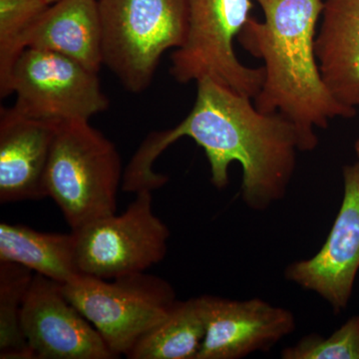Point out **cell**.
<instances>
[{
	"label": "cell",
	"mask_w": 359,
	"mask_h": 359,
	"mask_svg": "<svg viewBox=\"0 0 359 359\" xmlns=\"http://www.w3.org/2000/svg\"><path fill=\"white\" fill-rule=\"evenodd\" d=\"M196 83L192 110L173 128L149 135L125 170L123 190L138 193L165 185L168 177L155 173L153 164L170 145L188 137L204 149L212 185L226 188L229 169L237 162L243 201L254 211H266L287 195L297 152H306L304 137L285 116L261 112L250 97L211 78Z\"/></svg>",
	"instance_id": "obj_1"
},
{
	"label": "cell",
	"mask_w": 359,
	"mask_h": 359,
	"mask_svg": "<svg viewBox=\"0 0 359 359\" xmlns=\"http://www.w3.org/2000/svg\"><path fill=\"white\" fill-rule=\"evenodd\" d=\"M264 20L250 18L238 36L245 51L264 61V81L255 106L280 113L299 128L306 152L318 147L316 129L330 120L353 118L355 108L340 103L321 75L316 52L325 0H254Z\"/></svg>",
	"instance_id": "obj_2"
},
{
	"label": "cell",
	"mask_w": 359,
	"mask_h": 359,
	"mask_svg": "<svg viewBox=\"0 0 359 359\" xmlns=\"http://www.w3.org/2000/svg\"><path fill=\"white\" fill-rule=\"evenodd\" d=\"M121 180V159L109 139L89 121L59 125L44 185L72 231L116 214Z\"/></svg>",
	"instance_id": "obj_3"
},
{
	"label": "cell",
	"mask_w": 359,
	"mask_h": 359,
	"mask_svg": "<svg viewBox=\"0 0 359 359\" xmlns=\"http://www.w3.org/2000/svg\"><path fill=\"white\" fill-rule=\"evenodd\" d=\"M104 65L132 93L152 83L161 58L185 42L188 0H97Z\"/></svg>",
	"instance_id": "obj_4"
},
{
	"label": "cell",
	"mask_w": 359,
	"mask_h": 359,
	"mask_svg": "<svg viewBox=\"0 0 359 359\" xmlns=\"http://www.w3.org/2000/svg\"><path fill=\"white\" fill-rule=\"evenodd\" d=\"M185 42L171 54L170 74L181 84L211 78L254 100L264 81V68L238 60L233 41L250 18L252 0H188Z\"/></svg>",
	"instance_id": "obj_5"
},
{
	"label": "cell",
	"mask_w": 359,
	"mask_h": 359,
	"mask_svg": "<svg viewBox=\"0 0 359 359\" xmlns=\"http://www.w3.org/2000/svg\"><path fill=\"white\" fill-rule=\"evenodd\" d=\"M62 287L68 301L96 328L115 358L128 355L177 302L167 280L145 271L113 280L81 275Z\"/></svg>",
	"instance_id": "obj_6"
},
{
	"label": "cell",
	"mask_w": 359,
	"mask_h": 359,
	"mask_svg": "<svg viewBox=\"0 0 359 359\" xmlns=\"http://www.w3.org/2000/svg\"><path fill=\"white\" fill-rule=\"evenodd\" d=\"M76 259L82 275L113 280L144 273L166 257L170 231L153 212L152 191L137 193L121 215L77 231Z\"/></svg>",
	"instance_id": "obj_7"
},
{
	"label": "cell",
	"mask_w": 359,
	"mask_h": 359,
	"mask_svg": "<svg viewBox=\"0 0 359 359\" xmlns=\"http://www.w3.org/2000/svg\"><path fill=\"white\" fill-rule=\"evenodd\" d=\"M13 108L33 119L89 121L109 108L98 73L55 52L27 48L13 74Z\"/></svg>",
	"instance_id": "obj_8"
},
{
	"label": "cell",
	"mask_w": 359,
	"mask_h": 359,
	"mask_svg": "<svg viewBox=\"0 0 359 359\" xmlns=\"http://www.w3.org/2000/svg\"><path fill=\"white\" fill-rule=\"evenodd\" d=\"M344 198L327 241L318 254L285 269L290 282L311 290L335 313L351 302L359 271V160L342 170Z\"/></svg>",
	"instance_id": "obj_9"
},
{
	"label": "cell",
	"mask_w": 359,
	"mask_h": 359,
	"mask_svg": "<svg viewBox=\"0 0 359 359\" xmlns=\"http://www.w3.org/2000/svg\"><path fill=\"white\" fill-rule=\"evenodd\" d=\"M34 359L115 358L95 327L69 301L62 285L34 273L21 311Z\"/></svg>",
	"instance_id": "obj_10"
},
{
	"label": "cell",
	"mask_w": 359,
	"mask_h": 359,
	"mask_svg": "<svg viewBox=\"0 0 359 359\" xmlns=\"http://www.w3.org/2000/svg\"><path fill=\"white\" fill-rule=\"evenodd\" d=\"M207 332L197 359H240L269 351L295 330L294 313L261 299L207 295Z\"/></svg>",
	"instance_id": "obj_11"
},
{
	"label": "cell",
	"mask_w": 359,
	"mask_h": 359,
	"mask_svg": "<svg viewBox=\"0 0 359 359\" xmlns=\"http://www.w3.org/2000/svg\"><path fill=\"white\" fill-rule=\"evenodd\" d=\"M60 124L0 108V203L47 197V163Z\"/></svg>",
	"instance_id": "obj_12"
},
{
	"label": "cell",
	"mask_w": 359,
	"mask_h": 359,
	"mask_svg": "<svg viewBox=\"0 0 359 359\" xmlns=\"http://www.w3.org/2000/svg\"><path fill=\"white\" fill-rule=\"evenodd\" d=\"M27 48L55 52L99 73L104 57L98 1L53 2L30 28Z\"/></svg>",
	"instance_id": "obj_13"
},
{
	"label": "cell",
	"mask_w": 359,
	"mask_h": 359,
	"mask_svg": "<svg viewBox=\"0 0 359 359\" xmlns=\"http://www.w3.org/2000/svg\"><path fill=\"white\" fill-rule=\"evenodd\" d=\"M316 52L323 80L344 105L359 107V0H325Z\"/></svg>",
	"instance_id": "obj_14"
},
{
	"label": "cell",
	"mask_w": 359,
	"mask_h": 359,
	"mask_svg": "<svg viewBox=\"0 0 359 359\" xmlns=\"http://www.w3.org/2000/svg\"><path fill=\"white\" fill-rule=\"evenodd\" d=\"M0 261L20 264L61 285L82 275L74 233H41L22 224H0Z\"/></svg>",
	"instance_id": "obj_15"
},
{
	"label": "cell",
	"mask_w": 359,
	"mask_h": 359,
	"mask_svg": "<svg viewBox=\"0 0 359 359\" xmlns=\"http://www.w3.org/2000/svg\"><path fill=\"white\" fill-rule=\"evenodd\" d=\"M207 295L175 302L166 318L139 339L130 359H197L207 332Z\"/></svg>",
	"instance_id": "obj_16"
},
{
	"label": "cell",
	"mask_w": 359,
	"mask_h": 359,
	"mask_svg": "<svg viewBox=\"0 0 359 359\" xmlns=\"http://www.w3.org/2000/svg\"><path fill=\"white\" fill-rule=\"evenodd\" d=\"M34 273L0 261V358L34 359L21 328V311Z\"/></svg>",
	"instance_id": "obj_17"
},
{
	"label": "cell",
	"mask_w": 359,
	"mask_h": 359,
	"mask_svg": "<svg viewBox=\"0 0 359 359\" xmlns=\"http://www.w3.org/2000/svg\"><path fill=\"white\" fill-rule=\"evenodd\" d=\"M50 6L47 0H0V97L13 94L14 67L27 49L28 33Z\"/></svg>",
	"instance_id": "obj_18"
},
{
	"label": "cell",
	"mask_w": 359,
	"mask_h": 359,
	"mask_svg": "<svg viewBox=\"0 0 359 359\" xmlns=\"http://www.w3.org/2000/svg\"><path fill=\"white\" fill-rule=\"evenodd\" d=\"M283 359H359V316L330 337L306 335L282 351Z\"/></svg>",
	"instance_id": "obj_19"
},
{
	"label": "cell",
	"mask_w": 359,
	"mask_h": 359,
	"mask_svg": "<svg viewBox=\"0 0 359 359\" xmlns=\"http://www.w3.org/2000/svg\"><path fill=\"white\" fill-rule=\"evenodd\" d=\"M354 151H355V154L358 156V159L359 160V138L354 143Z\"/></svg>",
	"instance_id": "obj_20"
},
{
	"label": "cell",
	"mask_w": 359,
	"mask_h": 359,
	"mask_svg": "<svg viewBox=\"0 0 359 359\" xmlns=\"http://www.w3.org/2000/svg\"><path fill=\"white\" fill-rule=\"evenodd\" d=\"M47 1L49 2V4H53V2L58 1V0H47Z\"/></svg>",
	"instance_id": "obj_21"
}]
</instances>
